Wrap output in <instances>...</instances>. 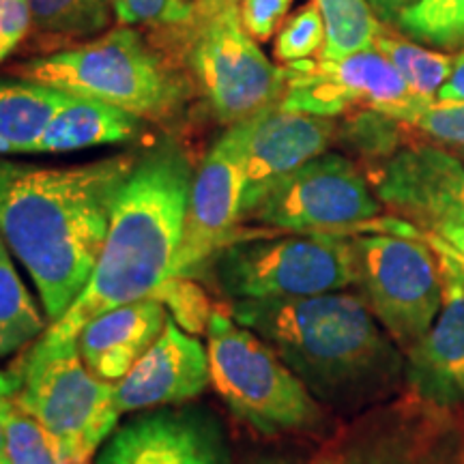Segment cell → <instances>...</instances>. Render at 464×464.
Returning a JSON list of instances; mask_svg holds the SVG:
<instances>
[{
    "instance_id": "cell-1",
    "label": "cell",
    "mask_w": 464,
    "mask_h": 464,
    "mask_svg": "<svg viewBox=\"0 0 464 464\" xmlns=\"http://www.w3.org/2000/svg\"><path fill=\"white\" fill-rule=\"evenodd\" d=\"M138 155L80 166H34L0 158V235L24 265L56 323L89 284L121 185Z\"/></svg>"
},
{
    "instance_id": "cell-2",
    "label": "cell",
    "mask_w": 464,
    "mask_h": 464,
    "mask_svg": "<svg viewBox=\"0 0 464 464\" xmlns=\"http://www.w3.org/2000/svg\"><path fill=\"white\" fill-rule=\"evenodd\" d=\"M230 314L327 404L374 402L404 372L396 342L362 295L338 290L299 299H239L232 301Z\"/></svg>"
},
{
    "instance_id": "cell-3",
    "label": "cell",
    "mask_w": 464,
    "mask_h": 464,
    "mask_svg": "<svg viewBox=\"0 0 464 464\" xmlns=\"http://www.w3.org/2000/svg\"><path fill=\"white\" fill-rule=\"evenodd\" d=\"M194 170L177 144L138 155L116 194L106 243L89 284L48 332L75 338L84 323L112 307L150 297L170 276L183 239Z\"/></svg>"
},
{
    "instance_id": "cell-4",
    "label": "cell",
    "mask_w": 464,
    "mask_h": 464,
    "mask_svg": "<svg viewBox=\"0 0 464 464\" xmlns=\"http://www.w3.org/2000/svg\"><path fill=\"white\" fill-rule=\"evenodd\" d=\"M20 73L58 91L123 108L144 121L170 114L183 95L177 75L136 28L125 24L78 48L33 58Z\"/></svg>"
},
{
    "instance_id": "cell-5",
    "label": "cell",
    "mask_w": 464,
    "mask_h": 464,
    "mask_svg": "<svg viewBox=\"0 0 464 464\" xmlns=\"http://www.w3.org/2000/svg\"><path fill=\"white\" fill-rule=\"evenodd\" d=\"M15 402L65 445L75 462L89 464L116 430L121 413L114 385L89 370L75 338L45 329L22 359Z\"/></svg>"
},
{
    "instance_id": "cell-6",
    "label": "cell",
    "mask_w": 464,
    "mask_h": 464,
    "mask_svg": "<svg viewBox=\"0 0 464 464\" xmlns=\"http://www.w3.org/2000/svg\"><path fill=\"white\" fill-rule=\"evenodd\" d=\"M207 340L211 382L232 415L263 434L305 430L321 421L316 398L263 338L213 312Z\"/></svg>"
},
{
    "instance_id": "cell-7",
    "label": "cell",
    "mask_w": 464,
    "mask_h": 464,
    "mask_svg": "<svg viewBox=\"0 0 464 464\" xmlns=\"http://www.w3.org/2000/svg\"><path fill=\"white\" fill-rule=\"evenodd\" d=\"M208 260L219 290L232 301L316 297L357 280L351 241L335 232L228 241Z\"/></svg>"
},
{
    "instance_id": "cell-8",
    "label": "cell",
    "mask_w": 464,
    "mask_h": 464,
    "mask_svg": "<svg viewBox=\"0 0 464 464\" xmlns=\"http://www.w3.org/2000/svg\"><path fill=\"white\" fill-rule=\"evenodd\" d=\"M362 297L398 348L409 351L443 304V276L430 243L396 232L351 239Z\"/></svg>"
},
{
    "instance_id": "cell-9",
    "label": "cell",
    "mask_w": 464,
    "mask_h": 464,
    "mask_svg": "<svg viewBox=\"0 0 464 464\" xmlns=\"http://www.w3.org/2000/svg\"><path fill=\"white\" fill-rule=\"evenodd\" d=\"M207 102L224 123H241L280 103L284 67H276L246 31L237 3L208 0L189 50Z\"/></svg>"
},
{
    "instance_id": "cell-10",
    "label": "cell",
    "mask_w": 464,
    "mask_h": 464,
    "mask_svg": "<svg viewBox=\"0 0 464 464\" xmlns=\"http://www.w3.org/2000/svg\"><path fill=\"white\" fill-rule=\"evenodd\" d=\"M381 208L359 168L344 155L324 150L277 183L252 218L295 232H334L372 224Z\"/></svg>"
},
{
    "instance_id": "cell-11",
    "label": "cell",
    "mask_w": 464,
    "mask_h": 464,
    "mask_svg": "<svg viewBox=\"0 0 464 464\" xmlns=\"http://www.w3.org/2000/svg\"><path fill=\"white\" fill-rule=\"evenodd\" d=\"M286 91L280 106L293 112L335 116L348 110L365 108L390 116L396 110L420 100L398 73V69L379 50L327 61L305 58L284 67Z\"/></svg>"
},
{
    "instance_id": "cell-12",
    "label": "cell",
    "mask_w": 464,
    "mask_h": 464,
    "mask_svg": "<svg viewBox=\"0 0 464 464\" xmlns=\"http://www.w3.org/2000/svg\"><path fill=\"white\" fill-rule=\"evenodd\" d=\"M249 131L252 119L230 125L194 172L183 239L168 277L194 276L230 241L232 226L241 219Z\"/></svg>"
},
{
    "instance_id": "cell-13",
    "label": "cell",
    "mask_w": 464,
    "mask_h": 464,
    "mask_svg": "<svg viewBox=\"0 0 464 464\" xmlns=\"http://www.w3.org/2000/svg\"><path fill=\"white\" fill-rule=\"evenodd\" d=\"M97 464H228V445L202 406L150 409L110 434Z\"/></svg>"
},
{
    "instance_id": "cell-14",
    "label": "cell",
    "mask_w": 464,
    "mask_h": 464,
    "mask_svg": "<svg viewBox=\"0 0 464 464\" xmlns=\"http://www.w3.org/2000/svg\"><path fill=\"white\" fill-rule=\"evenodd\" d=\"M443 304L426 334L406 351L404 379L423 402L450 409L464 402V269L437 241Z\"/></svg>"
},
{
    "instance_id": "cell-15",
    "label": "cell",
    "mask_w": 464,
    "mask_h": 464,
    "mask_svg": "<svg viewBox=\"0 0 464 464\" xmlns=\"http://www.w3.org/2000/svg\"><path fill=\"white\" fill-rule=\"evenodd\" d=\"M334 119L284 110L280 103L252 119L246 181H243L241 219H249L269 191L288 174L318 158L334 142Z\"/></svg>"
},
{
    "instance_id": "cell-16",
    "label": "cell",
    "mask_w": 464,
    "mask_h": 464,
    "mask_svg": "<svg viewBox=\"0 0 464 464\" xmlns=\"http://www.w3.org/2000/svg\"><path fill=\"white\" fill-rule=\"evenodd\" d=\"M376 196L421 226L437 219L464 224V166L434 144H411L382 161Z\"/></svg>"
},
{
    "instance_id": "cell-17",
    "label": "cell",
    "mask_w": 464,
    "mask_h": 464,
    "mask_svg": "<svg viewBox=\"0 0 464 464\" xmlns=\"http://www.w3.org/2000/svg\"><path fill=\"white\" fill-rule=\"evenodd\" d=\"M208 382L207 346L168 316L155 344L114 385V404L121 415L181 404L198 398Z\"/></svg>"
},
{
    "instance_id": "cell-18",
    "label": "cell",
    "mask_w": 464,
    "mask_h": 464,
    "mask_svg": "<svg viewBox=\"0 0 464 464\" xmlns=\"http://www.w3.org/2000/svg\"><path fill=\"white\" fill-rule=\"evenodd\" d=\"M168 316L166 305L153 295L102 312L75 335L80 355L92 374L116 385L155 344Z\"/></svg>"
},
{
    "instance_id": "cell-19",
    "label": "cell",
    "mask_w": 464,
    "mask_h": 464,
    "mask_svg": "<svg viewBox=\"0 0 464 464\" xmlns=\"http://www.w3.org/2000/svg\"><path fill=\"white\" fill-rule=\"evenodd\" d=\"M144 130V119L92 97L65 92L34 153L116 147L133 142Z\"/></svg>"
},
{
    "instance_id": "cell-20",
    "label": "cell",
    "mask_w": 464,
    "mask_h": 464,
    "mask_svg": "<svg viewBox=\"0 0 464 464\" xmlns=\"http://www.w3.org/2000/svg\"><path fill=\"white\" fill-rule=\"evenodd\" d=\"M65 91L34 80H0V158L37 150Z\"/></svg>"
},
{
    "instance_id": "cell-21",
    "label": "cell",
    "mask_w": 464,
    "mask_h": 464,
    "mask_svg": "<svg viewBox=\"0 0 464 464\" xmlns=\"http://www.w3.org/2000/svg\"><path fill=\"white\" fill-rule=\"evenodd\" d=\"M17 274L9 247L0 235V359L31 344L50 327Z\"/></svg>"
},
{
    "instance_id": "cell-22",
    "label": "cell",
    "mask_w": 464,
    "mask_h": 464,
    "mask_svg": "<svg viewBox=\"0 0 464 464\" xmlns=\"http://www.w3.org/2000/svg\"><path fill=\"white\" fill-rule=\"evenodd\" d=\"M374 48L398 69L406 86L420 100H437L440 86L448 82L454 69L451 54L430 50L413 39L400 37L387 26H381Z\"/></svg>"
},
{
    "instance_id": "cell-23",
    "label": "cell",
    "mask_w": 464,
    "mask_h": 464,
    "mask_svg": "<svg viewBox=\"0 0 464 464\" xmlns=\"http://www.w3.org/2000/svg\"><path fill=\"white\" fill-rule=\"evenodd\" d=\"M324 22V45L321 58L338 61L372 50L381 22L368 0H314Z\"/></svg>"
},
{
    "instance_id": "cell-24",
    "label": "cell",
    "mask_w": 464,
    "mask_h": 464,
    "mask_svg": "<svg viewBox=\"0 0 464 464\" xmlns=\"http://www.w3.org/2000/svg\"><path fill=\"white\" fill-rule=\"evenodd\" d=\"M3 464H80L65 445L28 411L11 400L5 413Z\"/></svg>"
},
{
    "instance_id": "cell-25",
    "label": "cell",
    "mask_w": 464,
    "mask_h": 464,
    "mask_svg": "<svg viewBox=\"0 0 464 464\" xmlns=\"http://www.w3.org/2000/svg\"><path fill=\"white\" fill-rule=\"evenodd\" d=\"M33 26L50 34L89 37L116 20V0H26Z\"/></svg>"
},
{
    "instance_id": "cell-26",
    "label": "cell",
    "mask_w": 464,
    "mask_h": 464,
    "mask_svg": "<svg viewBox=\"0 0 464 464\" xmlns=\"http://www.w3.org/2000/svg\"><path fill=\"white\" fill-rule=\"evenodd\" d=\"M417 44L440 50L464 45V0H420L393 22Z\"/></svg>"
},
{
    "instance_id": "cell-27",
    "label": "cell",
    "mask_w": 464,
    "mask_h": 464,
    "mask_svg": "<svg viewBox=\"0 0 464 464\" xmlns=\"http://www.w3.org/2000/svg\"><path fill=\"white\" fill-rule=\"evenodd\" d=\"M390 119L439 144L464 147V102L415 100L392 112Z\"/></svg>"
},
{
    "instance_id": "cell-28",
    "label": "cell",
    "mask_w": 464,
    "mask_h": 464,
    "mask_svg": "<svg viewBox=\"0 0 464 464\" xmlns=\"http://www.w3.org/2000/svg\"><path fill=\"white\" fill-rule=\"evenodd\" d=\"M323 45L324 22L316 3L312 0L282 24L276 37V56L277 61L290 65V63L314 58V54L323 52Z\"/></svg>"
},
{
    "instance_id": "cell-29",
    "label": "cell",
    "mask_w": 464,
    "mask_h": 464,
    "mask_svg": "<svg viewBox=\"0 0 464 464\" xmlns=\"http://www.w3.org/2000/svg\"><path fill=\"white\" fill-rule=\"evenodd\" d=\"M153 297L166 305L168 314L188 334H198L205 329L213 312H208L202 290L191 284L188 277H168L155 288Z\"/></svg>"
},
{
    "instance_id": "cell-30",
    "label": "cell",
    "mask_w": 464,
    "mask_h": 464,
    "mask_svg": "<svg viewBox=\"0 0 464 464\" xmlns=\"http://www.w3.org/2000/svg\"><path fill=\"white\" fill-rule=\"evenodd\" d=\"M194 14L196 0H116V22L125 26H177Z\"/></svg>"
},
{
    "instance_id": "cell-31",
    "label": "cell",
    "mask_w": 464,
    "mask_h": 464,
    "mask_svg": "<svg viewBox=\"0 0 464 464\" xmlns=\"http://www.w3.org/2000/svg\"><path fill=\"white\" fill-rule=\"evenodd\" d=\"M293 0H241V22L256 42H266L286 17Z\"/></svg>"
},
{
    "instance_id": "cell-32",
    "label": "cell",
    "mask_w": 464,
    "mask_h": 464,
    "mask_svg": "<svg viewBox=\"0 0 464 464\" xmlns=\"http://www.w3.org/2000/svg\"><path fill=\"white\" fill-rule=\"evenodd\" d=\"M33 26L26 0H0V65L11 56Z\"/></svg>"
},
{
    "instance_id": "cell-33",
    "label": "cell",
    "mask_w": 464,
    "mask_h": 464,
    "mask_svg": "<svg viewBox=\"0 0 464 464\" xmlns=\"http://www.w3.org/2000/svg\"><path fill=\"white\" fill-rule=\"evenodd\" d=\"M423 228H426V239L443 246L464 269V224L437 219V222L423 224Z\"/></svg>"
},
{
    "instance_id": "cell-34",
    "label": "cell",
    "mask_w": 464,
    "mask_h": 464,
    "mask_svg": "<svg viewBox=\"0 0 464 464\" xmlns=\"http://www.w3.org/2000/svg\"><path fill=\"white\" fill-rule=\"evenodd\" d=\"M437 100L464 102V45L454 56V69H451L448 82L440 86Z\"/></svg>"
},
{
    "instance_id": "cell-35",
    "label": "cell",
    "mask_w": 464,
    "mask_h": 464,
    "mask_svg": "<svg viewBox=\"0 0 464 464\" xmlns=\"http://www.w3.org/2000/svg\"><path fill=\"white\" fill-rule=\"evenodd\" d=\"M17 385H20V379H17L15 372H3V370H0V464H3L5 413H7V406L11 404V400L15 398Z\"/></svg>"
},
{
    "instance_id": "cell-36",
    "label": "cell",
    "mask_w": 464,
    "mask_h": 464,
    "mask_svg": "<svg viewBox=\"0 0 464 464\" xmlns=\"http://www.w3.org/2000/svg\"><path fill=\"white\" fill-rule=\"evenodd\" d=\"M368 3L381 22H385V24H393L402 11L413 7V5L420 3V0H368Z\"/></svg>"
},
{
    "instance_id": "cell-37",
    "label": "cell",
    "mask_w": 464,
    "mask_h": 464,
    "mask_svg": "<svg viewBox=\"0 0 464 464\" xmlns=\"http://www.w3.org/2000/svg\"><path fill=\"white\" fill-rule=\"evenodd\" d=\"M219 3H237V0H219Z\"/></svg>"
},
{
    "instance_id": "cell-38",
    "label": "cell",
    "mask_w": 464,
    "mask_h": 464,
    "mask_svg": "<svg viewBox=\"0 0 464 464\" xmlns=\"http://www.w3.org/2000/svg\"><path fill=\"white\" fill-rule=\"evenodd\" d=\"M263 464H286V462H263Z\"/></svg>"
},
{
    "instance_id": "cell-39",
    "label": "cell",
    "mask_w": 464,
    "mask_h": 464,
    "mask_svg": "<svg viewBox=\"0 0 464 464\" xmlns=\"http://www.w3.org/2000/svg\"><path fill=\"white\" fill-rule=\"evenodd\" d=\"M357 464H379V462H357Z\"/></svg>"
}]
</instances>
